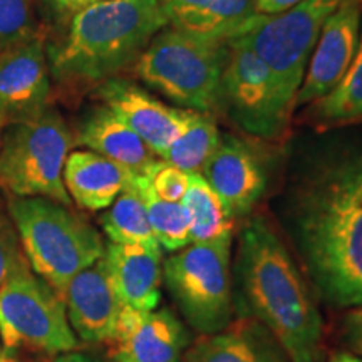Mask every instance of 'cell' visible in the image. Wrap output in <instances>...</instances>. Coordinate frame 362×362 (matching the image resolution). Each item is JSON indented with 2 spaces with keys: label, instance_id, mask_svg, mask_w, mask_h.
Segmentation results:
<instances>
[{
  "label": "cell",
  "instance_id": "obj_36",
  "mask_svg": "<svg viewBox=\"0 0 362 362\" xmlns=\"http://www.w3.org/2000/svg\"><path fill=\"white\" fill-rule=\"evenodd\" d=\"M6 128H7V121H6V117H4L2 111H0V138H2V133Z\"/></svg>",
  "mask_w": 362,
  "mask_h": 362
},
{
  "label": "cell",
  "instance_id": "obj_10",
  "mask_svg": "<svg viewBox=\"0 0 362 362\" xmlns=\"http://www.w3.org/2000/svg\"><path fill=\"white\" fill-rule=\"evenodd\" d=\"M230 59L221 86V110L245 133L277 139L285 133L293 107L280 94L267 66L238 39H230Z\"/></svg>",
  "mask_w": 362,
  "mask_h": 362
},
{
  "label": "cell",
  "instance_id": "obj_19",
  "mask_svg": "<svg viewBox=\"0 0 362 362\" xmlns=\"http://www.w3.org/2000/svg\"><path fill=\"white\" fill-rule=\"evenodd\" d=\"M74 143L117 163L134 176H144L158 161L143 139L104 104L86 116Z\"/></svg>",
  "mask_w": 362,
  "mask_h": 362
},
{
  "label": "cell",
  "instance_id": "obj_16",
  "mask_svg": "<svg viewBox=\"0 0 362 362\" xmlns=\"http://www.w3.org/2000/svg\"><path fill=\"white\" fill-rule=\"evenodd\" d=\"M62 298L71 327L81 341L101 344L115 337L123 304L112 287L104 259L74 275Z\"/></svg>",
  "mask_w": 362,
  "mask_h": 362
},
{
  "label": "cell",
  "instance_id": "obj_35",
  "mask_svg": "<svg viewBox=\"0 0 362 362\" xmlns=\"http://www.w3.org/2000/svg\"><path fill=\"white\" fill-rule=\"evenodd\" d=\"M329 362H362V357L356 356L354 352L351 351H341V352H336V354H332Z\"/></svg>",
  "mask_w": 362,
  "mask_h": 362
},
{
  "label": "cell",
  "instance_id": "obj_18",
  "mask_svg": "<svg viewBox=\"0 0 362 362\" xmlns=\"http://www.w3.org/2000/svg\"><path fill=\"white\" fill-rule=\"evenodd\" d=\"M181 362H292L277 337L252 317L192 342Z\"/></svg>",
  "mask_w": 362,
  "mask_h": 362
},
{
  "label": "cell",
  "instance_id": "obj_37",
  "mask_svg": "<svg viewBox=\"0 0 362 362\" xmlns=\"http://www.w3.org/2000/svg\"><path fill=\"white\" fill-rule=\"evenodd\" d=\"M2 352H4V349H2V347H0V354H2Z\"/></svg>",
  "mask_w": 362,
  "mask_h": 362
},
{
  "label": "cell",
  "instance_id": "obj_31",
  "mask_svg": "<svg viewBox=\"0 0 362 362\" xmlns=\"http://www.w3.org/2000/svg\"><path fill=\"white\" fill-rule=\"evenodd\" d=\"M302 0H255V11L257 13H265V16H272V13H280L288 11V8L296 7Z\"/></svg>",
  "mask_w": 362,
  "mask_h": 362
},
{
  "label": "cell",
  "instance_id": "obj_21",
  "mask_svg": "<svg viewBox=\"0 0 362 362\" xmlns=\"http://www.w3.org/2000/svg\"><path fill=\"white\" fill-rule=\"evenodd\" d=\"M220 139L221 133L214 115L188 110L183 129L161 160L188 175L202 173Z\"/></svg>",
  "mask_w": 362,
  "mask_h": 362
},
{
  "label": "cell",
  "instance_id": "obj_13",
  "mask_svg": "<svg viewBox=\"0 0 362 362\" xmlns=\"http://www.w3.org/2000/svg\"><path fill=\"white\" fill-rule=\"evenodd\" d=\"M193 337L187 325L170 309H121L115 337L112 362H181Z\"/></svg>",
  "mask_w": 362,
  "mask_h": 362
},
{
  "label": "cell",
  "instance_id": "obj_8",
  "mask_svg": "<svg viewBox=\"0 0 362 362\" xmlns=\"http://www.w3.org/2000/svg\"><path fill=\"white\" fill-rule=\"evenodd\" d=\"M339 4L341 0H302L285 12L255 13L232 37L264 62L292 107L320 30Z\"/></svg>",
  "mask_w": 362,
  "mask_h": 362
},
{
  "label": "cell",
  "instance_id": "obj_30",
  "mask_svg": "<svg viewBox=\"0 0 362 362\" xmlns=\"http://www.w3.org/2000/svg\"><path fill=\"white\" fill-rule=\"evenodd\" d=\"M341 334L347 349L362 357V305L347 312L342 320Z\"/></svg>",
  "mask_w": 362,
  "mask_h": 362
},
{
  "label": "cell",
  "instance_id": "obj_5",
  "mask_svg": "<svg viewBox=\"0 0 362 362\" xmlns=\"http://www.w3.org/2000/svg\"><path fill=\"white\" fill-rule=\"evenodd\" d=\"M8 215L30 269L61 297L71 279L106 250L96 228L49 198L11 197Z\"/></svg>",
  "mask_w": 362,
  "mask_h": 362
},
{
  "label": "cell",
  "instance_id": "obj_33",
  "mask_svg": "<svg viewBox=\"0 0 362 362\" xmlns=\"http://www.w3.org/2000/svg\"><path fill=\"white\" fill-rule=\"evenodd\" d=\"M59 8L67 12H79L81 8L90 6V4L101 2V0H52Z\"/></svg>",
  "mask_w": 362,
  "mask_h": 362
},
{
  "label": "cell",
  "instance_id": "obj_11",
  "mask_svg": "<svg viewBox=\"0 0 362 362\" xmlns=\"http://www.w3.org/2000/svg\"><path fill=\"white\" fill-rule=\"evenodd\" d=\"M361 27L362 0H341L320 30L296 106L317 103L341 83L356 56Z\"/></svg>",
  "mask_w": 362,
  "mask_h": 362
},
{
  "label": "cell",
  "instance_id": "obj_17",
  "mask_svg": "<svg viewBox=\"0 0 362 362\" xmlns=\"http://www.w3.org/2000/svg\"><path fill=\"white\" fill-rule=\"evenodd\" d=\"M112 287L123 307L156 310L161 302L163 248L110 243L103 255Z\"/></svg>",
  "mask_w": 362,
  "mask_h": 362
},
{
  "label": "cell",
  "instance_id": "obj_6",
  "mask_svg": "<svg viewBox=\"0 0 362 362\" xmlns=\"http://www.w3.org/2000/svg\"><path fill=\"white\" fill-rule=\"evenodd\" d=\"M232 235L189 243L163 262V282L187 324L200 336L220 332L233 320Z\"/></svg>",
  "mask_w": 362,
  "mask_h": 362
},
{
  "label": "cell",
  "instance_id": "obj_3",
  "mask_svg": "<svg viewBox=\"0 0 362 362\" xmlns=\"http://www.w3.org/2000/svg\"><path fill=\"white\" fill-rule=\"evenodd\" d=\"M165 27V0L90 4L74 13L64 42L49 49V71L62 83L107 81L134 64Z\"/></svg>",
  "mask_w": 362,
  "mask_h": 362
},
{
  "label": "cell",
  "instance_id": "obj_27",
  "mask_svg": "<svg viewBox=\"0 0 362 362\" xmlns=\"http://www.w3.org/2000/svg\"><path fill=\"white\" fill-rule=\"evenodd\" d=\"M27 267L30 265L24 250H22L16 225H13L11 215L0 210V287L12 275L19 274Z\"/></svg>",
  "mask_w": 362,
  "mask_h": 362
},
{
  "label": "cell",
  "instance_id": "obj_24",
  "mask_svg": "<svg viewBox=\"0 0 362 362\" xmlns=\"http://www.w3.org/2000/svg\"><path fill=\"white\" fill-rule=\"evenodd\" d=\"M101 226L117 245H160L149 225L146 208L136 189L128 187L101 215Z\"/></svg>",
  "mask_w": 362,
  "mask_h": 362
},
{
  "label": "cell",
  "instance_id": "obj_2",
  "mask_svg": "<svg viewBox=\"0 0 362 362\" xmlns=\"http://www.w3.org/2000/svg\"><path fill=\"white\" fill-rule=\"evenodd\" d=\"M233 300L235 314L269 329L292 362H320L324 327L314 291L264 216H250L240 230Z\"/></svg>",
  "mask_w": 362,
  "mask_h": 362
},
{
  "label": "cell",
  "instance_id": "obj_32",
  "mask_svg": "<svg viewBox=\"0 0 362 362\" xmlns=\"http://www.w3.org/2000/svg\"><path fill=\"white\" fill-rule=\"evenodd\" d=\"M0 362H52L51 357L40 354L39 357L35 356H25L22 354V351L17 349H4L2 354H0Z\"/></svg>",
  "mask_w": 362,
  "mask_h": 362
},
{
  "label": "cell",
  "instance_id": "obj_25",
  "mask_svg": "<svg viewBox=\"0 0 362 362\" xmlns=\"http://www.w3.org/2000/svg\"><path fill=\"white\" fill-rule=\"evenodd\" d=\"M315 104V116L325 124L362 119V27L356 56L341 83Z\"/></svg>",
  "mask_w": 362,
  "mask_h": 362
},
{
  "label": "cell",
  "instance_id": "obj_9",
  "mask_svg": "<svg viewBox=\"0 0 362 362\" xmlns=\"http://www.w3.org/2000/svg\"><path fill=\"white\" fill-rule=\"evenodd\" d=\"M0 337L6 349L49 357L78 347L64 298L30 267L0 287Z\"/></svg>",
  "mask_w": 362,
  "mask_h": 362
},
{
  "label": "cell",
  "instance_id": "obj_23",
  "mask_svg": "<svg viewBox=\"0 0 362 362\" xmlns=\"http://www.w3.org/2000/svg\"><path fill=\"white\" fill-rule=\"evenodd\" d=\"M129 187L141 197L149 225L163 250L175 253L189 245V221L181 202L161 200L146 176H133Z\"/></svg>",
  "mask_w": 362,
  "mask_h": 362
},
{
  "label": "cell",
  "instance_id": "obj_12",
  "mask_svg": "<svg viewBox=\"0 0 362 362\" xmlns=\"http://www.w3.org/2000/svg\"><path fill=\"white\" fill-rule=\"evenodd\" d=\"M200 175L233 220L252 214L269 183V171L259 149L232 134H221L218 148Z\"/></svg>",
  "mask_w": 362,
  "mask_h": 362
},
{
  "label": "cell",
  "instance_id": "obj_26",
  "mask_svg": "<svg viewBox=\"0 0 362 362\" xmlns=\"http://www.w3.org/2000/svg\"><path fill=\"white\" fill-rule=\"evenodd\" d=\"M39 33L33 0H0V52L25 44Z\"/></svg>",
  "mask_w": 362,
  "mask_h": 362
},
{
  "label": "cell",
  "instance_id": "obj_29",
  "mask_svg": "<svg viewBox=\"0 0 362 362\" xmlns=\"http://www.w3.org/2000/svg\"><path fill=\"white\" fill-rule=\"evenodd\" d=\"M216 0H165V12L168 25L198 34L200 27Z\"/></svg>",
  "mask_w": 362,
  "mask_h": 362
},
{
  "label": "cell",
  "instance_id": "obj_34",
  "mask_svg": "<svg viewBox=\"0 0 362 362\" xmlns=\"http://www.w3.org/2000/svg\"><path fill=\"white\" fill-rule=\"evenodd\" d=\"M52 362H94V361L89 359L88 356L72 351V352H66V354H59Z\"/></svg>",
  "mask_w": 362,
  "mask_h": 362
},
{
  "label": "cell",
  "instance_id": "obj_28",
  "mask_svg": "<svg viewBox=\"0 0 362 362\" xmlns=\"http://www.w3.org/2000/svg\"><path fill=\"white\" fill-rule=\"evenodd\" d=\"M151 185L153 192H155L161 200L180 203L183 200L185 192L188 188L189 175L170 165V163L158 160L148 173L144 175Z\"/></svg>",
  "mask_w": 362,
  "mask_h": 362
},
{
  "label": "cell",
  "instance_id": "obj_14",
  "mask_svg": "<svg viewBox=\"0 0 362 362\" xmlns=\"http://www.w3.org/2000/svg\"><path fill=\"white\" fill-rule=\"evenodd\" d=\"M42 34L0 52V111L7 126L42 115L51 93Z\"/></svg>",
  "mask_w": 362,
  "mask_h": 362
},
{
  "label": "cell",
  "instance_id": "obj_4",
  "mask_svg": "<svg viewBox=\"0 0 362 362\" xmlns=\"http://www.w3.org/2000/svg\"><path fill=\"white\" fill-rule=\"evenodd\" d=\"M228 59V40L168 25L138 57L134 72L148 88L185 110L214 115L221 111V86Z\"/></svg>",
  "mask_w": 362,
  "mask_h": 362
},
{
  "label": "cell",
  "instance_id": "obj_20",
  "mask_svg": "<svg viewBox=\"0 0 362 362\" xmlns=\"http://www.w3.org/2000/svg\"><path fill=\"white\" fill-rule=\"evenodd\" d=\"M133 176L117 163L89 149L71 153L62 173L71 200L89 211L110 208L128 189Z\"/></svg>",
  "mask_w": 362,
  "mask_h": 362
},
{
  "label": "cell",
  "instance_id": "obj_15",
  "mask_svg": "<svg viewBox=\"0 0 362 362\" xmlns=\"http://www.w3.org/2000/svg\"><path fill=\"white\" fill-rule=\"evenodd\" d=\"M98 96L158 158L165 156L187 119L188 110L166 106L144 89L123 79L104 81Z\"/></svg>",
  "mask_w": 362,
  "mask_h": 362
},
{
  "label": "cell",
  "instance_id": "obj_1",
  "mask_svg": "<svg viewBox=\"0 0 362 362\" xmlns=\"http://www.w3.org/2000/svg\"><path fill=\"white\" fill-rule=\"evenodd\" d=\"M287 228L317 297L362 305V144L336 149L298 180Z\"/></svg>",
  "mask_w": 362,
  "mask_h": 362
},
{
  "label": "cell",
  "instance_id": "obj_22",
  "mask_svg": "<svg viewBox=\"0 0 362 362\" xmlns=\"http://www.w3.org/2000/svg\"><path fill=\"white\" fill-rule=\"evenodd\" d=\"M181 205L188 215L189 242H215L225 235H232L233 218L226 214L223 203L200 173L189 175L188 188Z\"/></svg>",
  "mask_w": 362,
  "mask_h": 362
},
{
  "label": "cell",
  "instance_id": "obj_7",
  "mask_svg": "<svg viewBox=\"0 0 362 362\" xmlns=\"http://www.w3.org/2000/svg\"><path fill=\"white\" fill-rule=\"evenodd\" d=\"M72 134L56 110L8 124L0 138V187L12 197H42L69 206L64 165Z\"/></svg>",
  "mask_w": 362,
  "mask_h": 362
}]
</instances>
